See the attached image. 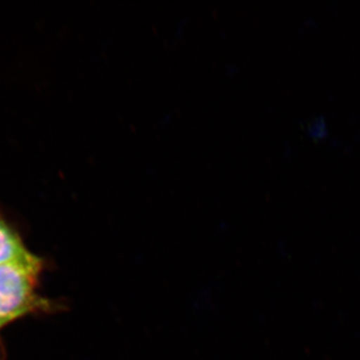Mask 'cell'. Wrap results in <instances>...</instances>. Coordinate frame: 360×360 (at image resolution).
<instances>
[{
    "mask_svg": "<svg viewBox=\"0 0 360 360\" xmlns=\"http://www.w3.org/2000/svg\"><path fill=\"white\" fill-rule=\"evenodd\" d=\"M42 266L0 264V329L32 312L47 310L49 302L37 293Z\"/></svg>",
    "mask_w": 360,
    "mask_h": 360,
    "instance_id": "cell-1",
    "label": "cell"
},
{
    "mask_svg": "<svg viewBox=\"0 0 360 360\" xmlns=\"http://www.w3.org/2000/svg\"><path fill=\"white\" fill-rule=\"evenodd\" d=\"M6 264L44 266L41 258L32 255L18 232L0 217V264Z\"/></svg>",
    "mask_w": 360,
    "mask_h": 360,
    "instance_id": "cell-2",
    "label": "cell"
}]
</instances>
